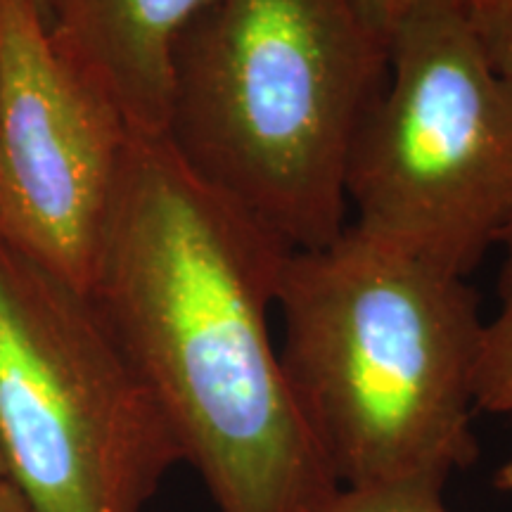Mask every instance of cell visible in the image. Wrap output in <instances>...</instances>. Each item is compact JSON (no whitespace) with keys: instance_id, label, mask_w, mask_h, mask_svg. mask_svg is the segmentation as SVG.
<instances>
[{"instance_id":"1","label":"cell","mask_w":512,"mask_h":512,"mask_svg":"<svg viewBox=\"0 0 512 512\" xmlns=\"http://www.w3.org/2000/svg\"><path fill=\"white\" fill-rule=\"evenodd\" d=\"M287 254L164 136L128 138L88 294L219 512H316L339 489L271 337Z\"/></svg>"},{"instance_id":"2","label":"cell","mask_w":512,"mask_h":512,"mask_svg":"<svg viewBox=\"0 0 512 512\" xmlns=\"http://www.w3.org/2000/svg\"><path fill=\"white\" fill-rule=\"evenodd\" d=\"M275 311L294 403L339 486L444 489L477 458L486 318L465 278L347 226L287 254Z\"/></svg>"},{"instance_id":"3","label":"cell","mask_w":512,"mask_h":512,"mask_svg":"<svg viewBox=\"0 0 512 512\" xmlns=\"http://www.w3.org/2000/svg\"><path fill=\"white\" fill-rule=\"evenodd\" d=\"M361 0H211L171 62L164 138L290 252L349 226L347 169L387 76Z\"/></svg>"},{"instance_id":"4","label":"cell","mask_w":512,"mask_h":512,"mask_svg":"<svg viewBox=\"0 0 512 512\" xmlns=\"http://www.w3.org/2000/svg\"><path fill=\"white\" fill-rule=\"evenodd\" d=\"M349 226L465 278L512 219V95L465 0H420L389 34L387 76L347 169Z\"/></svg>"},{"instance_id":"5","label":"cell","mask_w":512,"mask_h":512,"mask_svg":"<svg viewBox=\"0 0 512 512\" xmlns=\"http://www.w3.org/2000/svg\"><path fill=\"white\" fill-rule=\"evenodd\" d=\"M0 451L31 512H143L183 463L91 294L3 238Z\"/></svg>"},{"instance_id":"6","label":"cell","mask_w":512,"mask_h":512,"mask_svg":"<svg viewBox=\"0 0 512 512\" xmlns=\"http://www.w3.org/2000/svg\"><path fill=\"white\" fill-rule=\"evenodd\" d=\"M128 138L55 48L41 0H0V238L91 292Z\"/></svg>"},{"instance_id":"7","label":"cell","mask_w":512,"mask_h":512,"mask_svg":"<svg viewBox=\"0 0 512 512\" xmlns=\"http://www.w3.org/2000/svg\"><path fill=\"white\" fill-rule=\"evenodd\" d=\"M211 0H46L64 60L114 107L131 136L162 138L171 62L183 29Z\"/></svg>"},{"instance_id":"8","label":"cell","mask_w":512,"mask_h":512,"mask_svg":"<svg viewBox=\"0 0 512 512\" xmlns=\"http://www.w3.org/2000/svg\"><path fill=\"white\" fill-rule=\"evenodd\" d=\"M498 245L503 247L498 309L484 320L477 366V411L512 415V219Z\"/></svg>"},{"instance_id":"9","label":"cell","mask_w":512,"mask_h":512,"mask_svg":"<svg viewBox=\"0 0 512 512\" xmlns=\"http://www.w3.org/2000/svg\"><path fill=\"white\" fill-rule=\"evenodd\" d=\"M316 512H451L444 489L422 484L339 486Z\"/></svg>"},{"instance_id":"10","label":"cell","mask_w":512,"mask_h":512,"mask_svg":"<svg viewBox=\"0 0 512 512\" xmlns=\"http://www.w3.org/2000/svg\"><path fill=\"white\" fill-rule=\"evenodd\" d=\"M484 60L512 95V0H465Z\"/></svg>"},{"instance_id":"11","label":"cell","mask_w":512,"mask_h":512,"mask_svg":"<svg viewBox=\"0 0 512 512\" xmlns=\"http://www.w3.org/2000/svg\"><path fill=\"white\" fill-rule=\"evenodd\" d=\"M361 3L363 8L368 10V15L373 19L375 27L380 29V34L387 38L389 43V34H392V29L401 22V17L406 15L413 5L420 3V0H361Z\"/></svg>"},{"instance_id":"12","label":"cell","mask_w":512,"mask_h":512,"mask_svg":"<svg viewBox=\"0 0 512 512\" xmlns=\"http://www.w3.org/2000/svg\"><path fill=\"white\" fill-rule=\"evenodd\" d=\"M0 512H31L10 482L0 484Z\"/></svg>"},{"instance_id":"13","label":"cell","mask_w":512,"mask_h":512,"mask_svg":"<svg viewBox=\"0 0 512 512\" xmlns=\"http://www.w3.org/2000/svg\"><path fill=\"white\" fill-rule=\"evenodd\" d=\"M494 484L498 491H505V494H512V451L508 453V458L498 465L496 475H494Z\"/></svg>"},{"instance_id":"14","label":"cell","mask_w":512,"mask_h":512,"mask_svg":"<svg viewBox=\"0 0 512 512\" xmlns=\"http://www.w3.org/2000/svg\"><path fill=\"white\" fill-rule=\"evenodd\" d=\"M8 482V477H5V458H3V451H0V484Z\"/></svg>"},{"instance_id":"15","label":"cell","mask_w":512,"mask_h":512,"mask_svg":"<svg viewBox=\"0 0 512 512\" xmlns=\"http://www.w3.org/2000/svg\"><path fill=\"white\" fill-rule=\"evenodd\" d=\"M41 3H43V8H46V0H41Z\"/></svg>"}]
</instances>
